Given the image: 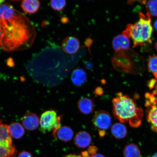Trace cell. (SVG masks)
Masks as SVG:
<instances>
[{"label": "cell", "mask_w": 157, "mask_h": 157, "mask_svg": "<svg viewBox=\"0 0 157 157\" xmlns=\"http://www.w3.org/2000/svg\"><path fill=\"white\" fill-rule=\"evenodd\" d=\"M111 132L116 139H121L126 136L128 131L124 125L121 123H117L111 127Z\"/></svg>", "instance_id": "16"}, {"label": "cell", "mask_w": 157, "mask_h": 157, "mask_svg": "<svg viewBox=\"0 0 157 157\" xmlns=\"http://www.w3.org/2000/svg\"><path fill=\"white\" fill-rule=\"evenodd\" d=\"M151 157H157V152L153 155Z\"/></svg>", "instance_id": "36"}, {"label": "cell", "mask_w": 157, "mask_h": 157, "mask_svg": "<svg viewBox=\"0 0 157 157\" xmlns=\"http://www.w3.org/2000/svg\"><path fill=\"white\" fill-rule=\"evenodd\" d=\"M92 140L91 135L86 131H79L75 135L74 138V144L78 148L83 149L88 147Z\"/></svg>", "instance_id": "12"}, {"label": "cell", "mask_w": 157, "mask_h": 157, "mask_svg": "<svg viewBox=\"0 0 157 157\" xmlns=\"http://www.w3.org/2000/svg\"><path fill=\"white\" fill-rule=\"evenodd\" d=\"M40 6V2L37 0H25L22 1L21 6L25 13L33 14L38 11Z\"/></svg>", "instance_id": "15"}, {"label": "cell", "mask_w": 157, "mask_h": 157, "mask_svg": "<svg viewBox=\"0 0 157 157\" xmlns=\"http://www.w3.org/2000/svg\"><path fill=\"white\" fill-rule=\"evenodd\" d=\"M156 103H157V97L156 98Z\"/></svg>", "instance_id": "38"}, {"label": "cell", "mask_w": 157, "mask_h": 157, "mask_svg": "<svg viewBox=\"0 0 157 157\" xmlns=\"http://www.w3.org/2000/svg\"><path fill=\"white\" fill-rule=\"evenodd\" d=\"M112 63L117 71L127 73H142L146 68L144 58L130 48L116 52Z\"/></svg>", "instance_id": "4"}, {"label": "cell", "mask_w": 157, "mask_h": 157, "mask_svg": "<svg viewBox=\"0 0 157 157\" xmlns=\"http://www.w3.org/2000/svg\"><path fill=\"white\" fill-rule=\"evenodd\" d=\"M2 34V27L1 19L0 18V38H1Z\"/></svg>", "instance_id": "32"}, {"label": "cell", "mask_w": 157, "mask_h": 157, "mask_svg": "<svg viewBox=\"0 0 157 157\" xmlns=\"http://www.w3.org/2000/svg\"><path fill=\"white\" fill-rule=\"evenodd\" d=\"M17 153L8 126L0 121V157H14Z\"/></svg>", "instance_id": "6"}, {"label": "cell", "mask_w": 157, "mask_h": 157, "mask_svg": "<svg viewBox=\"0 0 157 157\" xmlns=\"http://www.w3.org/2000/svg\"><path fill=\"white\" fill-rule=\"evenodd\" d=\"M152 94L154 96L157 95V82L155 85V90L153 92Z\"/></svg>", "instance_id": "33"}, {"label": "cell", "mask_w": 157, "mask_h": 157, "mask_svg": "<svg viewBox=\"0 0 157 157\" xmlns=\"http://www.w3.org/2000/svg\"><path fill=\"white\" fill-rule=\"evenodd\" d=\"M154 47L155 48L157 52V41L155 42V43Z\"/></svg>", "instance_id": "35"}, {"label": "cell", "mask_w": 157, "mask_h": 157, "mask_svg": "<svg viewBox=\"0 0 157 157\" xmlns=\"http://www.w3.org/2000/svg\"><path fill=\"white\" fill-rule=\"evenodd\" d=\"M145 5L147 13L151 16L157 17V0L146 2Z\"/></svg>", "instance_id": "21"}, {"label": "cell", "mask_w": 157, "mask_h": 157, "mask_svg": "<svg viewBox=\"0 0 157 157\" xmlns=\"http://www.w3.org/2000/svg\"><path fill=\"white\" fill-rule=\"evenodd\" d=\"M112 46L115 52L128 50L130 48V40L129 38L122 34L118 35L114 37Z\"/></svg>", "instance_id": "11"}, {"label": "cell", "mask_w": 157, "mask_h": 157, "mask_svg": "<svg viewBox=\"0 0 157 157\" xmlns=\"http://www.w3.org/2000/svg\"><path fill=\"white\" fill-rule=\"evenodd\" d=\"M50 5L54 10L61 11L66 6V2L65 0H52L50 2Z\"/></svg>", "instance_id": "22"}, {"label": "cell", "mask_w": 157, "mask_h": 157, "mask_svg": "<svg viewBox=\"0 0 157 157\" xmlns=\"http://www.w3.org/2000/svg\"><path fill=\"white\" fill-rule=\"evenodd\" d=\"M113 113L121 123H128L131 127H139L143 117V110L137 107L134 100L122 93L117 94L112 101Z\"/></svg>", "instance_id": "2"}, {"label": "cell", "mask_w": 157, "mask_h": 157, "mask_svg": "<svg viewBox=\"0 0 157 157\" xmlns=\"http://www.w3.org/2000/svg\"><path fill=\"white\" fill-rule=\"evenodd\" d=\"M78 107L80 113L84 115H88L93 112L94 109V102L93 99L82 97L78 100Z\"/></svg>", "instance_id": "13"}, {"label": "cell", "mask_w": 157, "mask_h": 157, "mask_svg": "<svg viewBox=\"0 0 157 157\" xmlns=\"http://www.w3.org/2000/svg\"><path fill=\"white\" fill-rule=\"evenodd\" d=\"M88 157H105L103 155L100 154H96L95 155H93L92 156H90Z\"/></svg>", "instance_id": "31"}, {"label": "cell", "mask_w": 157, "mask_h": 157, "mask_svg": "<svg viewBox=\"0 0 157 157\" xmlns=\"http://www.w3.org/2000/svg\"><path fill=\"white\" fill-rule=\"evenodd\" d=\"M157 82V79L156 78H152L150 79L148 82V87L150 89H152L155 86Z\"/></svg>", "instance_id": "26"}, {"label": "cell", "mask_w": 157, "mask_h": 157, "mask_svg": "<svg viewBox=\"0 0 157 157\" xmlns=\"http://www.w3.org/2000/svg\"><path fill=\"white\" fill-rule=\"evenodd\" d=\"M68 19L67 17H62L61 18V21L63 24H66V23H67L68 22Z\"/></svg>", "instance_id": "28"}, {"label": "cell", "mask_w": 157, "mask_h": 157, "mask_svg": "<svg viewBox=\"0 0 157 157\" xmlns=\"http://www.w3.org/2000/svg\"><path fill=\"white\" fill-rule=\"evenodd\" d=\"M39 120L37 115L31 113H25L21 118L23 126L27 130L33 131L39 126Z\"/></svg>", "instance_id": "10"}, {"label": "cell", "mask_w": 157, "mask_h": 157, "mask_svg": "<svg viewBox=\"0 0 157 157\" xmlns=\"http://www.w3.org/2000/svg\"><path fill=\"white\" fill-rule=\"evenodd\" d=\"M2 34L0 48L7 52L26 50L36 37L35 25L26 16L9 3L0 6Z\"/></svg>", "instance_id": "1"}, {"label": "cell", "mask_w": 157, "mask_h": 157, "mask_svg": "<svg viewBox=\"0 0 157 157\" xmlns=\"http://www.w3.org/2000/svg\"><path fill=\"white\" fill-rule=\"evenodd\" d=\"M148 68L149 71L154 75L157 79V56L153 55L150 56L148 63Z\"/></svg>", "instance_id": "20"}, {"label": "cell", "mask_w": 157, "mask_h": 157, "mask_svg": "<svg viewBox=\"0 0 157 157\" xmlns=\"http://www.w3.org/2000/svg\"><path fill=\"white\" fill-rule=\"evenodd\" d=\"M151 15L147 13H139V19L134 24H129L123 31L122 34L132 39L133 47L142 46L152 43L153 27Z\"/></svg>", "instance_id": "3"}, {"label": "cell", "mask_w": 157, "mask_h": 157, "mask_svg": "<svg viewBox=\"0 0 157 157\" xmlns=\"http://www.w3.org/2000/svg\"><path fill=\"white\" fill-rule=\"evenodd\" d=\"M93 123L94 127L99 131H106L111 127L112 123L111 115L107 112L100 110L94 116Z\"/></svg>", "instance_id": "8"}, {"label": "cell", "mask_w": 157, "mask_h": 157, "mask_svg": "<svg viewBox=\"0 0 157 157\" xmlns=\"http://www.w3.org/2000/svg\"><path fill=\"white\" fill-rule=\"evenodd\" d=\"M124 157H142V154L138 146L135 143L128 144L124 149Z\"/></svg>", "instance_id": "19"}, {"label": "cell", "mask_w": 157, "mask_h": 157, "mask_svg": "<svg viewBox=\"0 0 157 157\" xmlns=\"http://www.w3.org/2000/svg\"><path fill=\"white\" fill-rule=\"evenodd\" d=\"M17 157H33V156L30 152L23 151L19 153Z\"/></svg>", "instance_id": "27"}, {"label": "cell", "mask_w": 157, "mask_h": 157, "mask_svg": "<svg viewBox=\"0 0 157 157\" xmlns=\"http://www.w3.org/2000/svg\"><path fill=\"white\" fill-rule=\"evenodd\" d=\"M65 157H82V156L80 155H76L74 154H70L67 155Z\"/></svg>", "instance_id": "30"}, {"label": "cell", "mask_w": 157, "mask_h": 157, "mask_svg": "<svg viewBox=\"0 0 157 157\" xmlns=\"http://www.w3.org/2000/svg\"><path fill=\"white\" fill-rule=\"evenodd\" d=\"M104 93V90L101 86H98L95 88L94 91V94L96 95L101 96Z\"/></svg>", "instance_id": "25"}, {"label": "cell", "mask_w": 157, "mask_h": 157, "mask_svg": "<svg viewBox=\"0 0 157 157\" xmlns=\"http://www.w3.org/2000/svg\"><path fill=\"white\" fill-rule=\"evenodd\" d=\"M8 129L11 137L16 139L21 138L25 134L24 127L18 122L11 123L9 125Z\"/></svg>", "instance_id": "18"}, {"label": "cell", "mask_w": 157, "mask_h": 157, "mask_svg": "<svg viewBox=\"0 0 157 157\" xmlns=\"http://www.w3.org/2000/svg\"><path fill=\"white\" fill-rule=\"evenodd\" d=\"M93 39L91 38H90V37L86 38L85 41H84V45H85V46L88 48V51H89L90 54H91V51H90V48H91V46L92 44H93Z\"/></svg>", "instance_id": "23"}, {"label": "cell", "mask_w": 157, "mask_h": 157, "mask_svg": "<svg viewBox=\"0 0 157 157\" xmlns=\"http://www.w3.org/2000/svg\"><path fill=\"white\" fill-rule=\"evenodd\" d=\"M57 111L53 109L45 111L41 115L40 121V130L46 133L53 130L52 135L56 137V133L61 127V119L57 115Z\"/></svg>", "instance_id": "5"}, {"label": "cell", "mask_w": 157, "mask_h": 157, "mask_svg": "<svg viewBox=\"0 0 157 157\" xmlns=\"http://www.w3.org/2000/svg\"><path fill=\"white\" fill-rule=\"evenodd\" d=\"M97 151V147L94 146H91L88 147L87 151L90 156V155H91L90 156H92L96 154Z\"/></svg>", "instance_id": "24"}, {"label": "cell", "mask_w": 157, "mask_h": 157, "mask_svg": "<svg viewBox=\"0 0 157 157\" xmlns=\"http://www.w3.org/2000/svg\"><path fill=\"white\" fill-rule=\"evenodd\" d=\"M146 106L147 107V119L153 131L157 133V103L153 94H146Z\"/></svg>", "instance_id": "7"}, {"label": "cell", "mask_w": 157, "mask_h": 157, "mask_svg": "<svg viewBox=\"0 0 157 157\" xmlns=\"http://www.w3.org/2000/svg\"><path fill=\"white\" fill-rule=\"evenodd\" d=\"M62 48L66 53L72 55L75 54L79 50L80 43L76 37L69 36L65 38L62 43Z\"/></svg>", "instance_id": "9"}, {"label": "cell", "mask_w": 157, "mask_h": 157, "mask_svg": "<svg viewBox=\"0 0 157 157\" xmlns=\"http://www.w3.org/2000/svg\"><path fill=\"white\" fill-rule=\"evenodd\" d=\"M82 157H88L90 155L88 154L87 151H84L82 152Z\"/></svg>", "instance_id": "29"}, {"label": "cell", "mask_w": 157, "mask_h": 157, "mask_svg": "<svg viewBox=\"0 0 157 157\" xmlns=\"http://www.w3.org/2000/svg\"><path fill=\"white\" fill-rule=\"evenodd\" d=\"M5 1H1V0H0V5L1 6L2 4H3V3Z\"/></svg>", "instance_id": "37"}, {"label": "cell", "mask_w": 157, "mask_h": 157, "mask_svg": "<svg viewBox=\"0 0 157 157\" xmlns=\"http://www.w3.org/2000/svg\"><path fill=\"white\" fill-rule=\"evenodd\" d=\"M87 75L85 70L81 68H77L73 70L71 75L72 83L76 87H80L85 83Z\"/></svg>", "instance_id": "14"}, {"label": "cell", "mask_w": 157, "mask_h": 157, "mask_svg": "<svg viewBox=\"0 0 157 157\" xmlns=\"http://www.w3.org/2000/svg\"><path fill=\"white\" fill-rule=\"evenodd\" d=\"M154 27L155 29V30L157 32V19L155 21L154 24Z\"/></svg>", "instance_id": "34"}, {"label": "cell", "mask_w": 157, "mask_h": 157, "mask_svg": "<svg viewBox=\"0 0 157 157\" xmlns=\"http://www.w3.org/2000/svg\"><path fill=\"white\" fill-rule=\"evenodd\" d=\"M73 130L70 127L63 126L59 129L56 133V137L59 140L67 142L71 140L74 136Z\"/></svg>", "instance_id": "17"}]
</instances>
